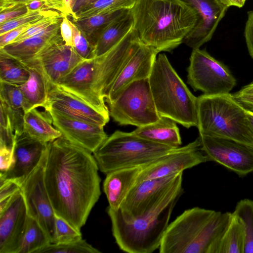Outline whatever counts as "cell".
Wrapping results in <instances>:
<instances>
[{"instance_id":"cell-41","label":"cell","mask_w":253,"mask_h":253,"mask_svg":"<svg viewBox=\"0 0 253 253\" xmlns=\"http://www.w3.org/2000/svg\"><path fill=\"white\" fill-rule=\"evenodd\" d=\"M64 14L60 13L58 15L45 17L34 22L31 26L20 35L12 42H19L37 35L58 21L63 16Z\"/></svg>"},{"instance_id":"cell-20","label":"cell","mask_w":253,"mask_h":253,"mask_svg":"<svg viewBox=\"0 0 253 253\" xmlns=\"http://www.w3.org/2000/svg\"><path fill=\"white\" fill-rule=\"evenodd\" d=\"M45 111L52 110L70 117L104 126L110 116L57 84H50Z\"/></svg>"},{"instance_id":"cell-53","label":"cell","mask_w":253,"mask_h":253,"mask_svg":"<svg viewBox=\"0 0 253 253\" xmlns=\"http://www.w3.org/2000/svg\"><path fill=\"white\" fill-rule=\"evenodd\" d=\"M76 0H63L66 15L71 16Z\"/></svg>"},{"instance_id":"cell-29","label":"cell","mask_w":253,"mask_h":253,"mask_svg":"<svg viewBox=\"0 0 253 253\" xmlns=\"http://www.w3.org/2000/svg\"><path fill=\"white\" fill-rule=\"evenodd\" d=\"M0 99L11 120L15 134L24 131V99L18 86L0 82Z\"/></svg>"},{"instance_id":"cell-45","label":"cell","mask_w":253,"mask_h":253,"mask_svg":"<svg viewBox=\"0 0 253 253\" xmlns=\"http://www.w3.org/2000/svg\"><path fill=\"white\" fill-rule=\"evenodd\" d=\"M34 23L20 26L0 35V48L12 42L20 35L31 26Z\"/></svg>"},{"instance_id":"cell-14","label":"cell","mask_w":253,"mask_h":253,"mask_svg":"<svg viewBox=\"0 0 253 253\" xmlns=\"http://www.w3.org/2000/svg\"><path fill=\"white\" fill-rule=\"evenodd\" d=\"M199 138L187 145L176 148L142 168L135 183L175 174L202 163L210 161L200 151Z\"/></svg>"},{"instance_id":"cell-2","label":"cell","mask_w":253,"mask_h":253,"mask_svg":"<svg viewBox=\"0 0 253 253\" xmlns=\"http://www.w3.org/2000/svg\"><path fill=\"white\" fill-rule=\"evenodd\" d=\"M130 10L133 29L158 53L183 43L197 21L194 10L180 0H136Z\"/></svg>"},{"instance_id":"cell-26","label":"cell","mask_w":253,"mask_h":253,"mask_svg":"<svg viewBox=\"0 0 253 253\" xmlns=\"http://www.w3.org/2000/svg\"><path fill=\"white\" fill-rule=\"evenodd\" d=\"M133 132L147 140L173 148L179 147L182 143L176 122L166 117H161L154 123L138 127Z\"/></svg>"},{"instance_id":"cell-4","label":"cell","mask_w":253,"mask_h":253,"mask_svg":"<svg viewBox=\"0 0 253 253\" xmlns=\"http://www.w3.org/2000/svg\"><path fill=\"white\" fill-rule=\"evenodd\" d=\"M149 81L161 117L169 118L186 128L197 127L198 97L189 90L165 54L157 56Z\"/></svg>"},{"instance_id":"cell-33","label":"cell","mask_w":253,"mask_h":253,"mask_svg":"<svg viewBox=\"0 0 253 253\" xmlns=\"http://www.w3.org/2000/svg\"><path fill=\"white\" fill-rule=\"evenodd\" d=\"M232 214L241 224L244 235L243 253H253V200L238 202Z\"/></svg>"},{"instance_id":"cell-13","label":"cell","mask_w":253,"mask_h":253,"mask_svg":"<svg viewBox=\"0 0 253 253\" xmlns=\"http://www.w3.org/2000/svg\"><path fill=\"white\" fill-rule=\"evenodd\" d=\"M202 150L215 162L240 176L253 171V146L226 138L199 135Z\"/></svg>"},{"instance_id":"cell-1","label":"cell","mask_w":253,"mask_h":253,"mask_svg":"<svg viewBox=\"0 0 253 253\" xmlns=\"http://www.w3.org/2000/svg\"><path fill=\"white\" fill-rule=\"evenodd\" d=\"M99 168L91 153L62 136L48 143L44 182L55 214L77 230L101 195Z\"/></svg>"},{"instance_id":"cell-44","label":"cell","mask_w":253,"mask_h":253,"mask_svg":"<svg viewBox=\"0 0 253 253\" xmlns=\"http://www.w3.org/2000/svg\"><path fill=\"white\" fill-rule=\"evenodd\" d=\"M66 14H64L60 24V34L65 43L73 47V22Z\"/></svg>"},{"instance_id":"cell-30","label":"cell","mask_w":253,"mask_h":253,"mask_svg":"<svg viewBox=\"0 0 253 253\" xmlns=\"http://www.w3.org/2000/svg\"><path fill=\"white\" fill-rule=\"evenodd\" d=\"M129 10L119 9L82 19H72V21L84 34L94 50L96 42L104 29L113 21Z\"/></svg>"},{"instance_id":"cell-48","label":"cell","mask_w":253,"mask_h":253,"mask_svg":"<svg viewBox=\"0 0 253 253\" xmlns=\"http://www.w3.org/2000/svg\"><path fill=\"white\" fill-rule=\"evenodd\" d=\"M13 149L0 146V175L5 173L10 168L13 158Z\"/></svg>"},{"instance_id":"cell-38","label":"cell","mask_w":253,"mask_h":253,"mask_svg":"<svg viewBox=\"0 0 253 253\" xmlns=\"http://www.w3.org/2000/svg\"><path fill=\"white\" fill-rule=\"evenodd\" d=\"M82 239L81 230L75 228L63 218L55 214V234L52 244L67 243Z\"/></svg>"},{"instance_id":"cell-25","label":"cell","mask_w":253,"mask_h":253,"mask_svg":"<svg viewBox=\"0 0 253 253\" xmlns=\"http://www.w3.org/2000/svg\"><path fill=\"white\" fill-rule=\"evenodd\" d=\"M24 66L29 71V78L18 87L24 97L25 112L40 107L45 109L48 101L50 84L40 68L34 66Z\"/></svg>"},{"instance_id":"cell-18","label":"cell","mask_w":253,"mask_h":253,"mask_svg":"<svg viewBox=\"0 0 253 253\" xmlns=\"http://www.w3.org/2000/svg\"><path fill=\"white\" fill-rule=\"evenodd\" d=\"M192 7L197 16L194 27L183 43L193 49L200 48L211 39L227 7L217 0H180Z\"/></svg>"},{"instance_id":"cell-7","label":"cell","mask_w":253,"mask_h":253,"mask_svg":"<svg viewBox=\"0 0 253 253\" xmlns=\"http://www.w3.org/2000/svg\"><path fill=\"white\" fill-rule=\"evenodd\" d=\"M178 199L143 218L126 221L119 210L109 206L113 235L120 249L128 253H151L159 249Z\"/></svg>"},{"instance_id":"cell-37","label":"cell","mask_w":253,"mask_h":253,"mask_svg":"<svg viewBox=\"0 0 253 253\" xmlns=\"http://www.w3.org/2000/svg\"><path fill=\"white\" fill-rule=\"evenodd\" d=\"M60 13H62L54 10L29 12L16 19L0 24V35L20 26L35 22L44 17Z\"/></svg>"},{"instance_id":"cell-15","label":"cell","mask_w":253,"mask_h":253,"mask_svg":"<svg viewBox=\"0 0 253 253\" xmlns=\"http://www.w3.org/2000/svg\"><path fill=\"white\" fill-rule=\"evenodd\" d=\"M83 60L60 37L32 58L20 62L38 67L50 84H57Z\"/></svg>"},{"instance_id":"cell-12","label":"cell","mask_w":253,"mask_h":253,"mask_svg":"<svg viewBox=\"0 0 253 253\" xmlns=\"http://www.w3.org/2000/svg\"><path fill=\"white\" fill-rule=\"evenodd\" d=\"M48 147V146H47ZM47 148L36 168L21 185L28 215L37 221L53 243L55 213L44 182Z\"/></svg>"},{"instance_id":"cell-24","label":"cell","mask_w":253,"mask_h":253,"mask_svg":"<svg viewBox=\"0 0 253 253\" xmlns=\"http://www.w3.org/2000/svg\"><path fill=\"white\" fill-rule=\"evenodd\" d=\"M142 167L120 169L107 173L104 180L103 191L109 207L119 210L128 193L135 185Z\"/></svg>"},{"instance_id":"cell-35","label":"cell","mask_w":253,"mask_h":253,"mask_svg":"<svg viewBox=\"0 0 253 253\" xmlns=\"http://www.w3.org/2000/svg\"><path fill=\"white\" fill-rule=\"evenodd\" d=\"M136 0H96L83 10L78 15L76 20L119 9H131Z\"/></svg>"},{"instance_id":"cell-42","label":"cell","mask_w":253,"mask_h":253,"mask_svg":"<svg viewBox=\"0 0 253 253\" xmlns=\"http://www.w3.org/2000/svg\"><path fill=\"white\" fill-rule=\"evenodd\" d=\"M231 95L246 111L253 113V81Z\"/></svg>"},{"instance_id":"cell-50","label":"cell","mask_w":253,"mask_h":253,"mask_svg":"<svg viewBox=\"0 0 253 253\" xmlns=\"http://www.w3.org/2000/svg\"><path fill=\"white\" fill-rule=\"evenodd\" d=\"M96 0H76L73 10L72 18L76 20L78 15L86 7Z\"/></svg>"},{"instance_id":"cell-46","label":"cell","mask_w":253,"mask_h":253,"mask_svg":"<svg viewBox=\"0 0 253 253\" xmlns=\"http://www.w3.org/2000/svg\"><path fill=\"white\" fill-rule=\"evenodd\" d=\"M244 36L249 53L253 58V10L248 12Z\"/></svg>"},{"instance_id":"cell-11","label":"cell","mask_w":253,"mask_h":253,"mask_svg":"<svg viewBox=\"0 0 253 253\" xmlns=\"http://www.w3.org/2000/svg\"><path fill=\"white\" fill-rule=\"evenodd\" d=\"M142 43L133 28L109 51L94 58L92 87L99 97L105 100L120 71Z\"/></svg>"},{"instance_id":"cell-22","label":"cell","mask_w":253,"mask_h":253,"mask_svg":"<svg viewBox=\"0 0 253 253\" xmlns=\"http://www.w3.org/2000/svg\"><path fill=\"white\" fill-rule=\"evenodd\" d=\"M158 52L143 42L129 59L112 84L105 100L114 101L128 84L149 77Z\"/></svg>"},{"instance_id":"cell-9","label":"cell","mask_w":253,"mask_h":253,"mask_svg":"<svg viewBox=\"0 0 253 253\" xmlns=\"http://www.w3.org/2000/svg\"><path fill=\"white\" fill-rule=\"evenodd\" d=\"M108 104L110 116L121 125L141 127L156 122L161 117L154 103L149 78L130 83Z\"/></svg>"},{"instance_id":"cell-31","label":"cell","mask_w":253,"mask_h":253,"mask_svg":"<svg viewBox=\"0 0 253 253\" xmlns=\"http://www.w3.org/2000/svg\"><path fill=\"white\" fill-rule=\"evenodd\" d=\"M51 243L48 235L37 221L29 216L24 237L17 253H37Z\"/></svg>"},{"instance_id":"cell-6","label":"cell","mask_w":253,"mask_h":253,"mask_svg":"<svg viewBox=\"0 0 253 253\" xmlns=\"http://www.w3.org/2000/svg\"><path fill=\"white\" fill-rule=\"evenodd\" d=\"M176 148L155 143L133 132L116 130L93 153L99 170L143 167Z\"/></svg>"},{"instance_id":"cell-16","label":"cell","mask_w":253,"mask_h":253,"mask_svg":"<svg viewBox=\"0 0 253 253\" xmlns=\"http://www.w3.org/2000/svg\"><path fill=\"white\" fill-rule=\"evenodd\" d=\"M28 217L20 189L0 211V253H17L24 237Z\"/></svg>"},{"instance_id":"cell-21","label":"cell","mask_w":253,"mask_h":253,"mask_svg":"<svg viewBox=\"0 0 253 253\" xmlns=\"http://www.w3.org/2000/svg\"><path fill=\"white\" fill-rule=\"evenodd\" d=\"M94 59L82 61L57 84L110 116L105 100L99 97L93 89Z\"/></svg>"},{"instance_id":"cell-56","label":"cell","mask_w":253,"mask_h":253,"mask_svg":"<svg viewBox=\"0 0 253 253\" xmlns=\"http://www.w3.org/2000/svg\"><path fill=\"white\" fill-rule=\"evenodd\" d=\"M245 0L246 1V0Z\"/></svg>"},{"instance_id":"cell-36","label":"cell","mask_w":253,"mask_h":253,"mask_svg":"<svg viewBox=\"0 0 253 253\" xmlns=\"http://www.w3.org/2000/svg\"><path fill=\"white\" fill-rule=\"evenodd\" d=\"M100 253L101 252L85 240L62 244H50L37 253Z\"/></svg>"},{"instance_id":"cell-47","label":"cell","mask_w":253,"mask_h":253,"mask_svg":"<svg viewBox=\"0 0 253 253\" xmlns=\"http://www.w3.org/2000/svg\"><path fill=\"white\" fill-rule=\"evenodd\" d=\"M0 183V201L11 197L21 188L18 183L13 180H2Z\"/></svg>"},{"instance_id":"cell-17","label":"cell","mask_w":253,"mask_h":253,"mask_svg":"<svg viewBox=\"0 0 253 253\" xmlns=\"http://www.w3.org/2000/svg\"><path fill=\"white\" fill-rule=\"evenodd\" d=\"M48 143L31 137L24 131L15 134L11 165L0 181L10 180L21 186L26 178L36 168L46 150Z\"/></svg>"},{"instance_id":"cell-49","label":"cell","mask_w":253,"mask_h":253,"mask_svg":"<svg viewBox=\"0 0 253 253\" xmlns=\"http://www.w3.org/2000/svg\"><path fill=\"white\" fill-rule=\"evenodd\" d=\"M26 5L29 12L48 10H56L54 6L47 0H31L26 3Z\"/></svg>"},{"instance_id":"cell-40","label":"cell","mask_w":253,"mask_h":253,"mask_svg":"<svg viewBox=\"0 0 253 253\" xmlns=\"http://www.w3.org/2000/svg\"><path fill=\"white\" fill-rule=\"evenodd\" d=\"M73 30V47L76 52L84 60L94 58V48L84 34L74 22Z\"/></svg>"},{"instance_id":"cell-51","label":"cell","mask_w":253,"mask_h":253,"mask_svg":"<svg viewBox=\"0 0 253 253\" xmlns=\"http://www.w3.org/2000/svg\"><path fill=\"white\" fill-rule=\"evenodd\" d=\"M222 4L228 8L230 6H236L241 8L245 3V0H217Z\"/></svg>"},{"instance_id":"cell-5","label":"cell","mask_w":253,"mask_h":253,"mask_svg":"<svg viewBox=\"0 0 253 253\" xmlns=\"http://www.w3.org/2000/svg\"><path fill=\"white\" fill-rule=\"evenodd\" d=\"M199 135L234 139L253 146L247 111L231 94L198 97Z\"/></svg>"},{"instance_id":"cell-10","label":"cell","mask_w":253,"mask_h":253,"mask_svg":"<svg viewBox=\"0 0 253 253\" xmlns=\"http://www.w3.org/2000/svg\"><path fill=\"white\" fill-rule=\"evenodd\" d=\"M187 73V83L206 95L230 93L236 84L229 69L205 49H193Z\"/></svg>"},{"instance_id":"cell-28","label":"cell","mask_w":253,"mask_h":253,"mask_svg":"<svg viewBox=\"0 0 253 253\" xmlns=\"http://www.w3.org/2000/svg\"><path fill=\"white\" fill-rule=\"evenodd\" d=\"M45 112L37 108L26 112L24 117V131L36 139L48 143L61 137L62 134L53 126L50 114Z\"/></svg>"},{"instance_id":"cell-43","label":"cell","mask_w":253,"mask_h":253,"mask_svg":"<svg viewBox=\"0 0 253 253\" xmlns=\"http://www.w3.org/2000/svg\"><path fill=\"white\" fill-rule=\"evenodd\" d=\"M26 3L8 6L0 10V24L16 19L29 12Z\"/></svg>"},{"instance_id":"cell-32","label":"cell","mask_w":253,"mask_h":253,"mask_svg":"<svg viewBox=\"0 0 253 253\" xmlns=\"http://www.w3.org/2000/svg\"><path fill=\"white\" fill-rule=\"evenodd\" d=\"M29 78L28 69L19 61L0 52V82L20 86Z\"/></svg>"},{"instance_id":"cell-52","label":"cell","mask_w":253,"mask_h":253,"mask_svg":"<svg viewBox=\"0 0 253 253\" xmlns=\"http://www.w3.org/2000/svg\"><path fill=\"white\" fill-rule=\"evenodd\" d=\"M31 0H0V10L13 5L26 3Z\"/></svg>"},{"instance_id":"cell-27","label":"cell","mask_w":253,"mask_h":253,"mask_svg":"<svg viewBox=\"0 0 253 253\" xmlns=\"http://www.w3.org/2000/svg\"><path fill=\"white\" fill-rule=\"evenodd\" d=\"M133 17L129 9L115 19L102 32L95 45L94 58L103 55L122 41L133 28Z\"/></svg>"},{"instance_id":"cell-19","label":"cell","mask_w":253,"mask_h":253,"mask_svg":"<svg viewBox=\"0 0 253 253\" xmlns=\"http://www.w3.org/2000/svg\"><path fill=\"white\" fill-rule=\"evenodd\" d=\"M48 112L53 126L70 142L93 153L108 137L104 126L68 117L52 110Z\"/></svg>"},{"instance_id":"cell-54","label":"cell","mask_w":253,"mask_h":253,"mask_svg":"<svg viewBox=\"0 0 253 253\" xmlns=\"http://www.w3.org/2000/svg\"><path fill=\"white\" fill-rule=\"evenodd\" d=\"M56 8V10L64 14H66L63 0H47Z\"/></svg>"},{"instance_id":"cell-55","label":"cell","mask_w":253,"mask_h":253,"mask_svg":"<svg viewBox=\"0 0 253 253\" xmlns=\"http://www.w3.org/2000/svg\"><path fill=\"white\" fill-rule=\"evenodd\" d=\"M247 115L250 123V126L253 132V113L247 111Z\"/></svg>"},{"instance_id":"cell-23","label":"cell","mask_w":253,"mask_h":253,"mask_svg":"<svg viewBox=\"0 0 253 253\" xmlns=\"http://www.w3.org/2000/svg\"><path fill=\"white\" fill-rule=\"evenodd\" d=\"M62 17L34 36L7 44L0 48V52L19 62L32 58L61 37L60 24Z\"/></svg>"},{"instance_id":"cell-34","label":"cell","mask_w":253,"mask_h":253,"mask_svg":"<svg viewBox=\"0 0 253 253\" xmlns=\"http://www.w3.org/2000/svg\"><path fill=\"white\" fill-rule=\"evenodd\" d=\"M244 246L242 226L232 214L231 221L219 243L216 253H243Z\"/></svg>"},{"instance_id":"cell-3","label":"cell","mask_w":253,"mask_h":253,"mask_svg":"<svg viewBox=\"0 0 253 253\" xmlns=\"http://www.w3.org/2000/svg\"><path fill=\"white\" fill-rule=\"evenodd\" d=\"M232 213L199 207L184 211L169 223L160 253H216Z\"/></svg>"},{"instance_id":"cell-39","label":"cell","mask_w":253,"mask_h":253,"mask_svg":"<svg viewBox=\"0 0 253 253\" xmlns=\"http://www.w3.org/2000/svg\"><path fill=\"white\" fill-rule=\"evenodd\" d=\"M0 146L13 150L15 140L14 130L9 115L4 105L0 102Z\"/></svg>"},{"instance_id":"cell-8","label":"cell","mask_w":253,"mask_h":253,"mask_svg":"<svg viewBox=\"0 0 253 253\" xmlns=\"http://www.w3.org/2000/svg\"><path fill=\"white\" fill-rule=\"evenodd\" d=\"M183 172L135 184L119 209L123 218L130 221L145 217L167 206L183 192Z\"/></svg>"}]
</instances>
